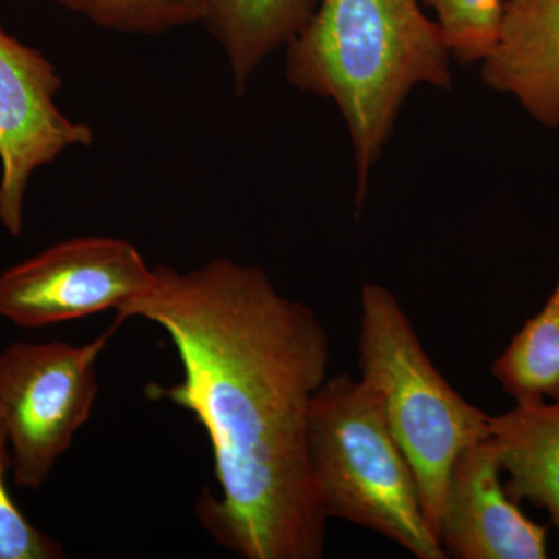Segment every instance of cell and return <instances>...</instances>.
Returning <instances> with one entry per match:
<instances>
[{"instance_id":"16","label":"cell","mask_w":559,"mask_h":559,"mask_svg":"<svg viewBox=\"0 0 559 559\" xmlns=\"http://www.w3.org/2000/svg\"><path fill=\"white\" fill-rule=\"evenodd\" d=\"M555 527L558 528V533H559V521L558 522H555Z\"/></svg>"},{"instance_id":"2","label":"cell","mask_w":559,"mask_h":559,"mask_svg":"<svg viewBox=\"0 0 559 559\" xmlns=\"http://www.w3.org/2000/svg\"><path fill=\"white\" fill-rule=\"evenodd\" d=\"M450 58L419 0H320L288 44L290 86L336 103L347 124L358 209L407 95L419 84L451 90Z\"/></svg>"},{"instance_id":"13","label":"cell","mask_w":559,"mask_h":559,"mask_svg":"<svg viewBox=\"0 0 559 559\" xmlns=\"http://www.w3.org/2000/svg\"><path fill=\"white\" fill-rule=\"evenodd\" d=\"M110 32L162 35L201 22V0H51Z\"/></svg>"},{"instance_id":"4","label":"cell","mask_w":559,"mask_h":559,"mask_svg":"<svg viewBox=\"0 0 559 559\" xmlns=\"http://www.w3.org/2000/svg\"><path fill=\"white\" fill-rule=\"evenodd\" d=\"M359 380L380 399L390 432L417 479L423 511L439 538L455 460L487 439L488 418L441 377L399 299L384 286L360 290Z\"/></svg>"},{"instance_id":"1","label":"cell","mask_w":559,"mask_h":559,"mask_svg":"<svg viewBox=\"0 0 559 559\" xmlns=\"http://www.w3.org/2000/svg\"><path fill=\"white\" fill-rule=\"evenodd\" d=\"M154 270L153 288L116 322L150 320L178 352L182 381L146 393L189 411L207 432L219 496L198 500L202 527L246 559L325 557L329 518L307 448L311 400L329 378L325 326L259 266L215 259Z\"/></svg>"},{"instance_id":"5","label":"cell","mask_w":559,"mask_h":559,"mask_svg":"<svg viewBox=\"0 0 559 559\" xmlns=\"http://www.w3.org/2000/svg\"><path fill=\"white\" fill-rule=\"evenodd\" d=\"M119 323L86 345L14 342L0 352V417L16 485L38 489L91 417L95 362Z\"/></svg>"},{"instance_id":"3","label":"cell","mask_w":559,"mask_h":559,"mask_svg":"<svg viewBox=\"0 0 559 559\" xmlns=\"http://www.w3.org/2000/svg\"><path fill=\"white\" fill-rule=\"evenodd\" d=\"M307 448L329 520L371 530L418 559L448 558L426 521L414 471L366 382L326 378L308 411Z\"/></svg>"},{"instance_id":"7","label":"cell","mask_w":559,"mask_h":559,"mask_svg":"<svg viewBox=\"0 0 559 559\" xmlns=\"http://www.w3.org/2000/svg\"><path fill=\"white\" fill-rule=\"evenodd\" d=\"M61 86L57 68L39 50L0 28V224L13 237L24 230L33 173L94 142L90 124L58 108Z\"/></svg>"},{"instance_id":"6","label":"cell","mask_w":559,"mask_h":559,"mask_svg":"<svg viewBox=\"0 0 559 559\" xmlns=\"http://www.w3.org/2000/svg\"><path fill=\"white\" fill-rule=\"evenodd\" d=\"M156 283L131 242L110 237L61 241L0 274V316L21 329L117 312Z\"/></svg>"},{"instance_id":"8","label":"cell","mask_w":559,"mask_h":559,"mask_svg":"<svg viewBox=\"0 0 559 559\" xmlns=\"http://www.w3.org/2000/svg\"><path fill=\"white\" fill-rule=\"evenodd\" d=\"M502 468L487 439L466 448L452 465L439 524L448 557L546 559V525L530 520L507 492Z\"/></svg>"},{"instance_id":"9","label":"cell","mask_w":559,"mask_h":559,"mask_svg":"<svg viewBox=\"0 0 559 559\" xmlns=\"http://www.w3.org/2000/svg\"><path fill=\"white\" fill-rule=\"evenodd\" d=\"M489 90L511 95L533 120L559 124V0H506L498 47L481 62Z\"/></svg>"},{"instance_id":"12","label":"cell","mask_w":559,"mask_h":559,"mask_svg":"<svg viewBox=\"0 0 559 559\" xmlns=\"http://www.w3.org/2000/svg\"><path fill=\"white\" fill-rule=\"evenodd\" d=\"M491 371L516 406L559 401V271L549 299L514 334Z\"/></svg>"},{"instance_id":"10","label":"cell","mask_w":559,"mask_h":559,"mask_svg":"<svg viewBox=\"0 0 559 559\" xmlns=\"http://www.w3.org/2000/svg\"><path fill=\"white\" fill-rule=\"evenodd\" d=\"M487 440L514 502L527 500L559 521V401L489 415Z\"/></svg>"},{"instance_id":"11","label":"cell","mask_w":559,"mask_h":559,"mask_svg":"<svg viewBox=\"0 0 559 559\" xmlns=\"http://www.w3.org/2000/svg\"><path fill=\"white\" fill-rule=\"evenodd\" d=\"M312 7L314 0H201V22L224 50L237 94L267 57L299 35Z\"/></svg>"},{"instance_id":"14","label":"cell","mask_w":559,"mask_h":559,"mask_svg":"<svg viewBox=\"0 0 559 559\" xmlns=\"http://www.w3.org/2000/svg\"><path fill=\"white\" fill-rule=\"evenodd\" d=\"M437 14L451 57L463 62H484L502 35L506 0H419Z\"/></svg>"},{"instance_id":"15","label":"cell","mask_w":559,"mask_h":559,"mask_svg":"<svg viewBox=\"0 0 559 559\" xmlns=\"http://www.w3.org/2000/svg\"><path fill=\"white\" fill-rule=\"evenodd\" d=\"M10 466V444L0 417V559L64 558L61 544L35 527L11 498L5 484Z\"/></svg>"}]
</instances>
